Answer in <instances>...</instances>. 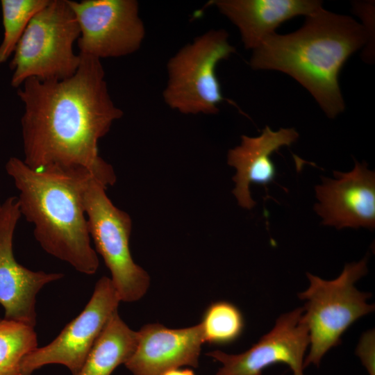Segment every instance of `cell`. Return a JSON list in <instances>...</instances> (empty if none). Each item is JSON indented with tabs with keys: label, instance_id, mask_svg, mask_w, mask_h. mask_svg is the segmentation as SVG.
<instances>
[{
	"label": "cell",
	"instance_id": "obj_13",
	"mask_svg": "<svg viewBox=\"0 0 375 375\" xmlns=\"http://www.w3.org/2000/svg\"><path fill=\"white\" fill-rule=\"evenodd\" d=\"M137 333L135 349L124 364L133 375H162L171 369L199 366L204 343L199 324L183 328L148 324Z\"/></svg>",
	"mask_w": 375,
	"mask_h": 375
},
{
	"label": "cell",
	"instance_id": "obj_12",
	"mask_svg": "<svg viewBox=\"0 0 375 375\" xmlns=\"http://www.w3.org/2000/svg\"><path fill=\"white\" fill-rule=\"evenodd\" d=\"M337 179L323 177L315 187L319 203L315 210L322 224L338 229L350 227H375V173L367 164L355 160L349 172L333 171Z\"/></svg>",
	"mask_w": 375,
	"mask_h": 375
},
{
	"label": "cell",
	"instance_id": "obj_6",
	"mask_svg": "<svg viewBox=\"0 0 375 375\" xmlns=\"http://www.w3.org/2000/svg\"><path fill=\"white\" fill-rule=\"evenodd\" d=\"M224 29L210 30L181 47L167 64L165 103L185 115H215L225 99L216 75L218 63L235 49Z\"/></svg>",
	"mask_w": 375,
	"mask_h": 375
},
{
	"label": "cell",
	"instance_id": "obj_1",
	"mask_svg": "<svg viewBox=\"0 0 375 375\" xmlns=\"http://www.w3.org/2000/svg\"><path fill=\"white\" fill-rule=\"evenodd\" d=\"M76 73L65 79L30 78L17 94L24 162L33 170L82 169L106 188L117 178L99 154L98 142L123 111L112 101L101 60L79 53Z\"/></svg>",
	"mask_w": 375,
	"mask_h": 375
},
{
	"label": "cell",
	"instance_id": "obj_2",
	"mask_svg": "<svg viewBox=\"0 0 375 375\" xmlns=\"http://www.w3.org/2000/svg\"><path fill=\"white\" fill-rule=\"evenodd\" d=\"M306 17L294 32L267 37L253 50L249 65L254 70L288 74L333 119L345 109L340 72L347 59L367 42L369 33L353 17L323 8Z\"/></svg>",
	"mask_w": 375,
	"mask_h": 375
},
{
	"label": "cell",
	"instance_id": "obj_15",
	"mask_svg": "<svg viewBox=\"0 0 375 375\" xmlns=\"http://www.w3.org/2000/svg\"><path fill=\"white\" fill-rule=\"evenodd\" d=\"M210 4L238 28L244 47L252 51L283 22L323 8L318 0H215Z\"/></svg>",
	"mask_w": 375,
	"mask_h": 375
},
{
	"label": "cell",
	"instance_id": "obj_18",
	"mask_svg": "<svg viewBox=\"0 0 375 375\" xmlns=\"http://www.w3.org/2000/svg\"><path fill=\"white\" fill-rule=\"evenodd\" d=\"M199 324L204 342L224 345L240 338L244 320L237 306L228 301H219L208 306Z\"/></svg>",
	"mask_w": 375,
	"mask_h": 375
},
{
	"label": "cell",
	"instance_id": "obj_14",
	"mask_svg": "<svg viewBox=\"0 0 375 375\" xmlns=\"http://www.w3.org/2000/svg\"><path fill=\"white\" fill-rule=\"evenodd\" d=\"M298 138L294 128H282L274 131L266 126L258 136L242 135L240 144L228 151L227 163L236 169L233 194L241 207L253 208L256 201L251 196L250 185L265 186L272 182L276 168L271 155L283 146L291 145Z\"/></svg>",
	"mask_w": 375,
	"mask_h": 375
},
{
	"label": "cell",
	"instance_id": "obj_8",
	"mask_svg": "<svg viewBox=\"0 0 375 375\" xmlns=\"http://www.w3.org/2000/svg\"><path fill=\"white\" fill-rule=\"evenodd\" d=\"M68 2L80 28V53L101 60L128 56L141 47L145 37V26L137 1Z\"/></svg>",
	"mask_w": 375,
	"mask_h": 375
},
{
	"label": "cell",
	"instance_id": "obj_5",
	"mask_svg": "<svg viewBox=\"0 0 375 375\" xmlns=\"http://www.w3.org/2000/svg\"><path fill=\"white\" fill-rule=\"evenodd\" d=\"M80 28L68 0H49L31 19L13 52L11 85L28 78L57 81L77 71L81 56L73 50Z\"/></svg>",
	"mask_w": 375,
	"mask_h": 375
},
{
	"label": "cell",
	"instance_id": "obj_10",
	"mask_svg": "<svg viewBox=\"0 0 375 375\" xmlns=\"http://www.w3.org/2000/svg\"><path fill=\"white\" fill-rule=\"evenodd\" d=\"M303 315V308H298L281 315L273 328L243 353H208L222 365L216 375H262L265 368L276 363L288 365L293 375H303L309 336Z\"/></svg>",
	"mask_w": 375,
	"mask_h": 375
},
{
	"label": "cell",
	"instance_id": "obj_22",
	"mask_svg": "<svg viewBox=\"0 0 375 375\" xmlns=\"http://www.w3.org/2000/svg\"><path fill=\"white\" fill-rule=\"evenodd\" d=\"M0 207H1V204H0Z\"/></svg>",
	"mask_w": 375,
	"mask_h": 375
},
{
	"label": "cell",
	"instance_id": "obj_7",
	"mask_svg": "<svg viewBox=\"0 0 375 375\" xmlns=\"http://www.w3.org/2000/svg\"><path fill=\"white\" fill-rule=\"evenodd\" d=\"M107 188L92 177L83 193L89 233L95 251L103 258L120 301L133 302L147 292L150 278L131 256L129 240L132 220L116 207L106 192Z\"/></svg>",
	"mask_w": 375,
	"mask_h": 375
},
{
	"label": "cell",
	"instance_id": "obj_11",
	"mask_svg": "<svg viewBox=\"0 0 375 375\" xmlns=\"http://www.w3.org/2000/svg\"><path fill=\"white\" fill-rule=\"evenodd\" d=\"M22 216L17 197L7 198L0 207V305L4 318L35 327L36 297L47 284L63 277L60 273L33 271L17 262L12 242Z\"/></svg>",
	"mask_w": 375,
	"mask_h": 375
},
{
	"label": "cell",
	"instance_id": "obj_16",
	"mask_svg": "<svg viewBox=\"0 0 375 375\" xmlns=\"http://www.w3.org/2000/svg\"><path fill=\"white\" fill-rule=\"evenodd\" d=\"M138 333L131 329L117 310L110 317L81 369L75 375H110L133 353Z\"/></svg>",
	"mask_w": 375,
	"mask_h": 375
},
{
	"label": "cell",
	"instance_id": "obj_9",
	"mask_svg": "<svg viewBox=\"0 0 375 375\" xmlns=\"http://www.w3.org/2000/svg\"><path fill=\"white\" fill-rule=\"evenodd\" d=\"M119 297L110 278L102 276L82 312L69 322L49 344L37 347L23 359L24 375L51 364L66 367L76 374L112 314L117 310Z\"/></svg>",
	"mask_w": 375,
	"mask_h": 375
},
{
	"label": "cell",
	"instance_id": "obj_17",
	"mask_svg": "<svg viewBox=\"0 0 375 375\" xmlns=\"http://www.w3.org/2000/svg\"><path fill=\"white\" fill-rule=\"evenodd\" d=\"M33 326L0 318V375H24V357L38 347Z\"/></svg>",
	"mask_w": 375,
	"mask_h": 375
},
{
	"label": "cell",
	"instance_id": "obj_21",
	"mask_svg": "<svg viewBox=\"0 0 375 375\" xmlns=\"http://www.w3.org/2000/svg\"><path fill=\"white\" fill-rule=\"evenodd\" d=\"M162 375H196L190 368H174L165 372Z\"/></svg>",
	"mask_w": 375,
	"mask_h": 375
},
{
	"label": "cell",
	"instance_id": "obj_19",
	"mask_svg": "<svg viewBox=\"0 0 375 375\" xmlns=\"http://www.w3.org/2000/svg\"><path fill=\"white\" fill-rule=\"evenodd\" d=\"M49 0H1L3 38L0 44V63L13 53L33 17Z\"/></svg>",
	"mask_w": 375,
	"mask_h": 375
},
{
	"label": "cell",
	"instance_id": "obj_20",
	"mask_svg": "<svg viewBox=\"0 0 375 375\" xmlns=\"http://www.w3.org/2000/svg\"><path fill=\"white\" fill-rule=\"evenodd\" d=\"M369 375H375V337L374 330L362 334L356 350Z\"/></svg>",
	"mask_w": 375,
	"mask_h": 375
},
{
	"label": "cell",
	"instance_id": "obj_4",
	"mask_svg": "<svg viewBox=\"0 0 375 375\" xmlns=\"http://www.w3.org/2000/svg\"><path fill=\"white\" fill-rule=\"evenodd\" d=\"M367 258L347 264L335 279L326 281L307 273L306 290L298 294L306 301L303 319L307 326L310 350L303 362L318 367L326 353L340 344L342 334L359 318L374 310L367 302L370 293L359 291L355 283L367 273Z\"/></svg>",
	"mask_w": 375,
	"mask_h": 375
},
{
	"label": "cell",
	"instance_id": "obj_3",
	"mask_svg": "<svg viewBox=\"0 0 375 375\" xmlns=\"http://www.w3.org/2000/svg\"><path fill=\"white\" fill-rule=\"evenodd\" d=\"M6 170L19 191L21 215L33 225L43 250L80 273L95 274L99 261L83 205L91 174L82 169L33 170L16 157L8 160Z\"/></svg>",
	"mask_w": 375,
	"mask_h": 375
}]
</instances>
